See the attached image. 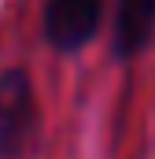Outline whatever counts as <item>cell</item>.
<instances>
[{"mask_svg":"<svg viewBox=\"0 0 155 159\" xmlns=\"http://www.w3.org/2000/svg\"><path fill=\"white\" fill-rule=\"evenodd\" d=\"M41 129L37 93L26 67L0 70V159H22Z\"/></svg>","mask_w":155,"mask_h":159,"instance_id":"1","label":"cell"},{"mask_svg":"<svg viewBox=\"0 0 155 159\" xmlns=\"http://www.w3.org/2000/svg\"><path fill=\"white\" fill-rule=\"evenodd\" d=\"M104 26V0H44L41 34L59 56L89 48Z\"/></svg>","mask_w":155,"mask_h":159,"instance_id":"2","label":"cell"},{"mask_svg":"<svg viewBox=\"0 0 155 159\" xmlns=\"http://www.w3.org/2000/svg\"><path fill=\"white\" fill-rule=\"evenodd\" d=\"M155 41V0H115V26H111V52L118 63L144 56Z\"/></svg>","mask_w":155,"mask_h":159,"instance_id":"3","label":"cell"}]
</instances>
